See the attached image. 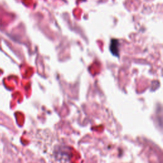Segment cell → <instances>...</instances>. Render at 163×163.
<instances>
[{"mask_svg": "<svg viewBox=\"0 0 163 163\" xmlns=\"http://www.w3.org/2000/svg\"><path fill=\"white\" fill-rule=\"evenodd\" d=\"M110 50L111 53L116 57L119 55V42L116 39H112L110 42Z\"/></svg>", "mask_w": 163, "mask_h": 163, "instance_id": "cell-1", "label": "cell"}]
</instances>
